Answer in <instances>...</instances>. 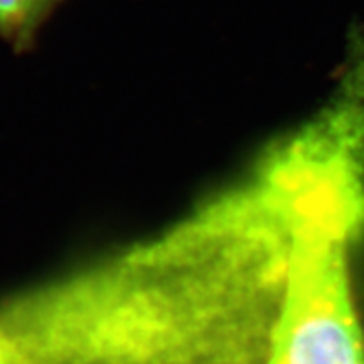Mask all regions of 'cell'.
Instances as JSON below:
<instances>
[{
  "mask_svg": "<svg viewBox=\"0 0 364 364\" xmlns=\"http://www.w3.org/2000/svg\"><path fill=\"white\" fill-rule=\"evenodd\" d=\"M287 233L264 364H364L350 252L364 226V132L316 119L264 159Z\"/></svg>",
  "mask_w": 364,
  "mask_h": 364,
  "instance_id": "7a4b0ae2",
  "label": "cell"
},
{
  "mask_svg": "<svg viewBox=\"0 0 364 364\" xmlns=\"http://www.w3.org/2000/svg\"><path fill=\"white\" fill-rule=\"evenodd\" d=\"M33 0H0V32L24 36L41 18Z\"/></svg>",
  "mask_w": 364,
  "mask_h": 364,
  "instance_id": "3957f363",
  "label": "cell"
},
{
  "mask_svg": "<svg viewBox=\"0 0 364 364\" xmlns=\"http://www.w3.org/2000/svg\"><path fill=\"white\" fill-rule=\"evenodd\" d=\"M287 233L259 166L171 230L15 301L30 364H264Z\"/></svg>",
  "mask_w": 364,
  "mask_h": 364,
  "instance_id": "6da1fadb",
  "label": "cell"
},
{
  "mask_svg": "<svg viewBox=\"0 0 364 364\" xmlns=\"http://www.w3.org/2000/svg\"><path fill=\"white\" fill-rule=\"evenodd\" d=\"M0 364H30L2 326H0Z\"/></svg>",
  "mask_w": 364,
  "mask_h": 364,
  "instance_id": "277c9868",
  "label": "cell"
},
{
  "mask_svg": "<svg viewBox=\"0 0 364 364\" xmlns=\"http://www.w3.org/2000/svg\"><path fill=\"white\" fill-rule=\"evenodd\" d=\"M33 2H36L37 9H39V11H41V14H43V11H45V9H46V6L50 4L52 0H33Z\"/></svg>",
  "mask_w": 364,
  "mask_h": 364,
  "instance_id": "5b68a950",
  "label": "cell"
}]
</instances>
